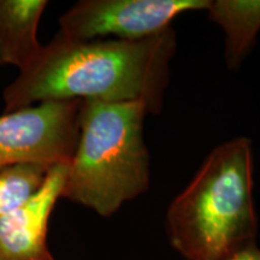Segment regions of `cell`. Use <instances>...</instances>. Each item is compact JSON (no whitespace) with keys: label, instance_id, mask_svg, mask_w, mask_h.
<instances>
[{"label":"cell","instance_id":"obj_4","mask_svg":"<svg viewBox=\"0 0 260 260\" xmlns=\"http://www.w3.org/2000/svg\"><path fill=\"white\" fill-rule=\"evenodd\" d=\"M81 100L44 102L0 116V169L68 165L79 141Z\"/></svg>","mask_w":260,"mask_h":260},{"label":"cell","instance_id":"obj_3","mask_svg":"<svg viewBox=\"0 0 260 260\" xmlns=\"http://www.w3.org/2000/svg\"><path fill=\"white\" fill-rule=\"evenodd\" d=\"M144 103L81 100L79 141L68 165L61 198L102 217L149 187V155L144 140Z\"/></svg>","mask_w":260,"mask_h":260},{"label":"cell","instance_id":"obj_10","mask_svg":"<svg viewBox=\"0 0 260 260\" xmlns=\"http://www.w3.org/2000/svg\"><path fill=\"white\" fill-rule=\"evenodd\" d=\"M213 260H260V248L256 243H252L232 254Z\"/></svg>","mask_w":260,"mask_h":260},{"label":"cell","instance_id":"obj_1","mask_svg":"<svg viewBox=\"0 0 260 260\" xmlns=\"http://www.w3.org/2000/svg\"><path fill=\"white\" fill-rule=\"evenodd\" d=\"M175 51L176 34L172 28L133 41H80L58 32L6 87L5 110L10 112L54 100H98L140 102L148 113H159Z\"/></svg>","mask_w":260,"mask_h":260},{"label":"cell","instance_id":"obj_2","mask_svg":"<svg viewBox=\"0 0 260 260\" xmlns=\"http://www.w3.org/2000/svg\"><path fill=\"white\" fill-rule=\"evenodd\" d=\"M253 148L247 138L219 145L167 212L171 246L187 260H213L256 243Z\"/></svg>","mask_w":260,"mask_h":260},{"label":"cell","instance_id":"obj_7","mask_svg":"<svg viewBox=\"0 0 260 260\" xmlns=\"http://www.w3.org/2000/svg\"><path fill=\"white\" fill-rule=\"evenodd\" d=\"M46 0H0V65L23 70L42 45L38 28Z\"/></svg>","mask_w":260,"mask_h":260},{"label":"cell","instance_id":"obj_9","mask_svg":"<svg viewBox=\"0 0 260 260\" xmlns=\"http://www.w3.org/2000/svg\"><path fill=\"white\" fill-rule=\"evenodd\" d=\"M50 169L31 164L0 169V218L30 199L41 188Z\"/></svg>","mask_w":260,"mask_h":260},{"label":"cell","instance_id":"obj_8","mask_svg":"<svg viewBox=\"0 0 260 260\" xmlns=\"http://www.w3.org/2000/svg\"><path fill=\"white\" fill-rule=\"evenodd\" d=\"M206 11L225 32V61L229 69L236 70L260 31V0H210Z\"/></svg>","mask_w":260,"mask_h":260},{"label":"cell","instance_id":"obj_6","mask_svg":"<svg viewBox=\"0 0 260 260\" xmlns=\"http://www.w3.org/2000/svg\"><path fill=\"white\" fill-rule=\"evenodd\" d=\"M68 165L51 168L40 189L0 218V260H54L47 245L48 223L61 198Z\"/></svg>","mask_w":260,"mask_h":260},{"label":"cell","instance_id":"obj_5","mask_svg":"<svg viewBox=\"0 0 260 260\" xmlns=\"http://www.w3.org/2000/svg\"><path fill=\"white\" fill-rule=\"evenodd\" d=\"M210 0H82L59 18L60 34L73 40L113 35L118 40H142L171 28L189 11L206 10Z\"/></svg>","mask_w":260,"mask_h":260}]
</instances>
